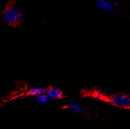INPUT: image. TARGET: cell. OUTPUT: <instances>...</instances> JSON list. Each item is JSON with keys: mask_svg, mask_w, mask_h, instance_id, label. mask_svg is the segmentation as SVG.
Instances as JSON below:
<instances>
[{"mask_svg": "<svg viewBox=\"0 0 130 129\" xmlns=\"http://www.w3.org/2000/svg\"><path fill=\"white\" fill-rule=\"evenodd\" d=\"M110 105L121 109H130V95L126 93H114L109 96L108 100Z\"/></svg>", "mask_w": 130, "mask_h": 129, "instance_id": "1", "label": "cell"}, {"mask_svg": "<svg viewBox=\"0 0 130 129\" xmlns=\"http://www.w3.org/2000/svg\"><path fill=\"white\" fill-rule=\"evenodd\" d=\"M36 97H37V101L38 103H40V104H45V103H47L49 100L48 96L46 93H45V92H44L43 93H41L40 95H38L37 96H36Z\"/></svg>", "mask_w": 130, "mask_h": 129, "instance_id": "7", "label": "cell"}, {"mask_svg": "<svg viewBox=\"0 0 130 129\" xmlns=\"http://www.w3.org/2000/svg\"><path fill=\"white\" fill-rule=\"evenodd\" d=\"M67 108L69 110L75 115H83L85 112L83 108L78 103L75 101H69L67 105Z\"/></svg>", "mask_w": 130, "mask_h": 129, "instance_id": "5", "label": "cell"}, {"mask_svg": "<svg viewBox=\"0 0 130 129\" xmlns=\"http://www.w3.org/2000/svg\"><path fill=\"white\" fill-rule=\"evenodd\" d=\"M96 6L106 13H112L114 10V3L111 0H94Z\"/></svg>", "mask_w": 130, "mask_h": 129, "instance_id": "3", "label": "cell"}, {"mask_svg": "<svg viewBox=\"0 0 130 129\" xmlns=\"http://www.w3.org/2000/svg\"><path fill=\"white\" fill-rule=\"evenodd\" d=\"M44 92L48 95L49 100H59L63 98V96L62 90L55 87H50L48 88H46Z\"/></svg>", "mask_w": 130, "mask_h": 129, "instance_id": "4", "label": "cell"}, {"mask_svg": "<svg viewBox=\"0 0 130 129\" xmlns=\"http://www.w3.org/2000/svg\"><path fill=\"white\" fill-rule=\"evenodd\" d=\"M44 88H41V87H34V88H31L28 94L29 96H37L38 95H40L41 93H43L44 92Z\"/></svg>", "mask_w": 130, "mask_h": 129, "instance_id": "6", "label": "cell"}, {"mask_svg": "<svg viewBox=\"0 0 130 129\" xmlns=\"http://www.w3.org/2000/svg\"><path fill=\"white\" fill-rule=\"evenodd\" d=\"M4 21L11 25H14L19 22L21 19V12L16 6H10L6 9L3 14Z\"/></svg>", "mask_w": 130, "mask_h": 129, "instance_id": "2", "label": "cell"}]
</instances>
